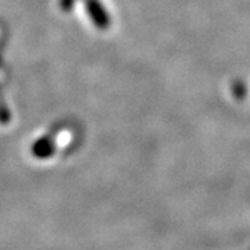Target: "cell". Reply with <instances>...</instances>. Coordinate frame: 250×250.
I'll return each mask as SVG.
<instances>
[{"instance_id": "cell-2", "label": "cell", "mask_w": 250, "mask_h": 250, "mask_svg": "<svg viewBox=\"0 0 250 250\" xmlns=\"http://www.w3.org/2000/svg\"><path fill=\"white\" fill-rule=\"evenodd\" d=\"M72 3V0H64V1H62V6H64V7H70V4H71Z\"/></svg>"}, {"instance_id": "cell-1", "label": "cell", "mask_w": 250, "mask_h": 250, "mask_svg": "<svg viewBox=\"0 0 250 250\" xmlns=\"http://www.w3.org/2000/svg\"><path fill=\"white\" fill-rule=\"evenodd\" d=\"M86 9L90 14L92 21L98 25L99 28H106L108 25L107 13L102 7V4L98 0H88L86 1Z\"/></svg>"}]
</instances>
